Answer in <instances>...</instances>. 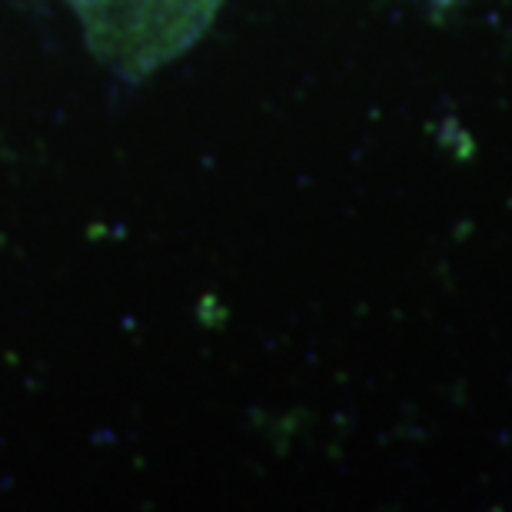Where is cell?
Instances as JSON below:
<instances>
[{
  "label": "cell",
  "mask_w": 512,
  "mask_h": 512,
  "mask_svg": "<svg viewBox=\"0 0 512 512\" xmlns=\"http://www.w3.org/2000/svg\"><path fill=\"white\" fill-rule=\"evenodd\" d=\"M100 64L124 80L157 74L190 50L223 0H64Z\"/></svg>",
  "instance_id": "obj_1"
}]
</instances>
